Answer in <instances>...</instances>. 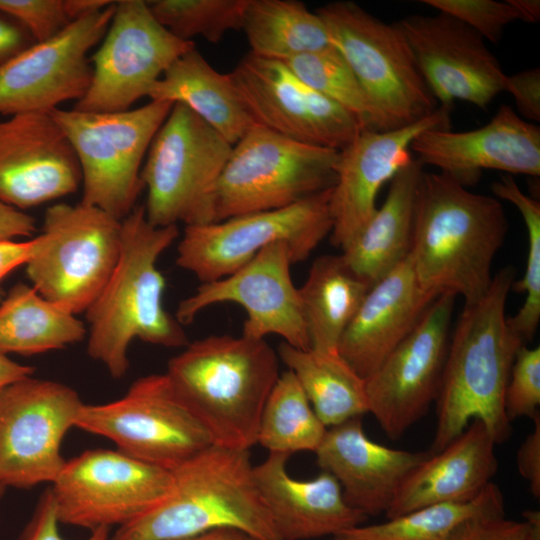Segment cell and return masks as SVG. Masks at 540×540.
I'll use <instances>...</instances> for the list:
<instances>
[{"label":"cell","mask_w":540,"mask_h":540,"mask_svg":"<svg viewBox=\"0 0 540 540\" xmlns=\"http://www.w3.org/2000/svg\"><path fill=\"white\" fill-rule=\"evenodd\" d=\"M516 271L502 268L485 295L465 304L448 345L436 402L437 424L430 454L481 420L496 444L512 431L505 391L519 348L525 343L509 326L506 302Z\"/></svg>","instance_id":"cell-1"},{"label":"cell","mask_w":540,"mask_h":540,"mask_svg":"<svg viewBox=\"0 0 540 540\" xmlns=\"http://www.w3.org/2000/svg\"><path fill=\"white\" fill-rule=\"evenodd\" d=\"M507 231L498 199L474 193L448 174L423 172L409 257L424 290L435 297L459 295L465 304L478 301L490 287Z\"/></svg>","instance_id":"cell-2"},{"label":"cell","mask_w":540,"mask_h":540,"mask_svg":"<svg viewBox=\"0 0 540 540\" xmlns=\"http://www.w3.org/2000/svg\"><path fill=\"white\" fill-rule=\"evenodd\" d=\"M117 265L87 309V353L115 379L126 375L134 339L163 347H185L182 325L163 306L165 278L157 268L161 254L179 236L178 226L151 224L144 206L121 221Z\"/></svg>","instance_id":"cell-3"},{"label":"cell","mask_w":540,"mask_h":540,"mask_svg":"<svg viewBox=\"0 0 540 540\" xmlns=\"http://www.w3.org/2000/svg\"><path fill=\"white\" fill-rule=\"evenodd\" d=\"M265 339L212 335L188 343L166 374L215 446L249 450L280 372Z\"/></svg>","instance_id":"cell-4"},{"label":"cell","mask_w":540,"mask_h":540,"mask_svg":"<svg viewBox=\"0 0 540 540\" xmlns=\"http://www.w3.org/2000/svg\"><path fill=\"white\" fill-rule=\"evenodd\" d=\"M170 495L111 540H177L232 527L257 540H282L257 488L249 450L212 445L173 471Z\"/></svg>","instance_id":"cell-5"},{"label":"cell","mask_w":540,"mask_h":540,"mask_svg":"<svg viewBox=\"0 0 540 540\" xmlns=\"http://www.w3.org/2000/svg\"><path fill=\"white\" fill-rule=\"evenodd\" d=\"M316 12L365 94L371 130L408 126L437 110L438 102L396 23L388 24L352 1L331 2Z\"/></svg>","instance_id":"cell-6"},{"label":"cell","mask_w":540,"mask_h":540,"mask_svg":"<svg viewBox=\"0 0 540 540\" xmlns=\"http://www.w3.org/2000/svg\"><path fill=\"white\" fill-rule=\"evenodd\" d=\"M338 150L255 124L233 146L216 183L212 222L291 206L331 188Z\"/></svg>","instance_id":"cell-7"},{"label":"cell","mask_w":540,"mask_h":540,"mask_svg":"<svg viewBox=\"0 0 540 540\" xmlns=\"http://www.w3.org/2000/svg\"><path fill=\"white\" fill-rule=\"evenodd\" d=\"M173 107L151 101L114 113L74 109L49 112L68 139L79 164L83 204L122 221L144 189L143 160Z\"/></svg>","instance_id":"cell-8"},{"label":"cell","mask_w":540,"mask_h":540,"mask_svg":"<svg viewBox=\"0 0 540 540\" xmlns=\"http://www.w3.org/2000/svg\"><path fill=\"white\" fill-rule=\"evenodd\" d=\"M26 265L31 286L74 315L86 312L111 277L121 252L122 226L99 208L57 203L44 215Z\"/></svg>","instance_id":"cell-9"},{"label":"cell","mask_w":540,"mask_h":540,"mask_svg":"<svg viewBox=\"0 0 540 540\" xmlns=\"http://www.w3.org/2000/svg\"><path fill=\"white\" fill-rule=\"evenodd\" d=\"M232 146L181 103L156 133L141 171L145 214L154 226L212 222V198Z\"/></svg>","instance_id":"cell-10"},{"label":"cell","mask_w":540,"mask_h":540,"mask_svg":"<svg viewBox=\"0 0 540 540\" xmlns=\"http://www.w3.org/2000/svg\"><path fill=\"white\" fill-rule=\"evenodd\" d=\"M75 428L102 436L126 455L170 471L213 445L166 373L138 378L114 401L83 403Z\"/></svg>","instance_id":"cell-11"},{"label":"cell","mask_w":540,"mask_h":540,"mask_svg":"<svg viewBox=\"0 0 540 540\" xmlns=\"http://www.w3.org/2000/svg\"><path fill=\"white\" fill-rule=\"evenodd\" d=\"M330 193L328 188L288 207L185 226L176 264L205 283L232 274L277 242L288 246L294 264L304 261L331 232Z\"/></svg>","instance_id":"cell-12"},{"label":"cell","mask_w":540,"mask_h":540,"mask_svg":"<svg viewBox=\"0 0 540 540\" xmlns=\"http://www.w3.org/2000/svg\"><path fill=\"white\" fill-rule=\"evenodd\" d=\"M173 483L170 470L117 449H90L66 460L49 489L61 524L112 530L160 505Z\"/></svg>","instance_id":"cell-13"},{"label":"cell","mask_w":540,"mask_h":540,"mask_svg":"<svg viewBox=\"0 0 540 540\" xmlns=\"http://www.w3.org/2000/svg\"><path fill=\"white\" fill-rule=\"evenodd\" d=\"M194 41L173 36L152 15L147 1H116L102 43L91 57L92 79L74 110L114 113L131 109Z\"/></svg>","instance_id":"cell-14"},{"label":"cell","mask_w":540,"mask_h":540,"mask_svg":"<svg viewBox=\"0 0 540 540\" xmlns=\"http://www.w3.org/2000/svg\"><path fill=\"white\" fill-rule=\"evenodd\" d=\"M83 402L70 386L34 378L0 392V485L52 484L65 464L62 443Z\"/></svg>","instance_id":"cell-15"},{"label":"cell","mask_w":540,"mask_h":540,"mask_svg":"<svg viewBox=\"0 0 540 540\" xmlns=\"http://www.w3.org/2000/svg\"><path fill=\"white\" fill-rule=\"evenodd\" d=\"M455 297H436L412 331L365 379L368 412L393 440L419 421L437 398Z\"/></svg>","instance_id":"cell-16"},{"label":"cell","mask_w":540,"mask_h":540,"mask_svg":"<svg viewBox=\"0 0 540 540\" xmlns=\"http://www.w3.org/2000/svg\"><path fill=\"white\" fill-rule=\"evenodd\" d=\"M292 264L288 246L273 243L232 274L201 283L179 302L175 318L186 325L211 305L235 303L247 316L243 336L265 339L278 335L290 346L310 349L299 289L291 277Z\"/></svg>","instance_id":"cell-17"},{"label":"cell","mask_w":540,"mask_h":540,"mask_svg":"<svg viewBox=\"0 0 540 540\" xmlns=\"http://www.w3.org/2000/svg\"><path fill=\"white\" fill-rule=\"evenodd\" d=\"M115 5L75 20L0 68V114L49 113L79 101L92 79L88 53L105 36Z\"/></svg>","instance_id":"cell-18"},{"label":"cell","mask_w":540,"mask_h":540,"mask_svg":"<svg viewBox=\"0 0 540 540\" xmlns=\"http://www.w3.org/2000/svg\"><path fill=\"white\" fill-rule=\"evenodd\" d=\"M230 74L255 123L287 138L339 151L364 129L280 60L249 52Z\"/></svg>","instance_id":"cell-19"},{"label":"cell","mask_w":540,"mask_h":540,"mask_svg":"<svg viewBox=\"0 0 540 540\" xmlns=\"http://www.w3.org/2000/svg\"><path fill=\"white\" fill-rule=\"evenodd\" d=\"M431 93L442 106L455 100L485 109L505 90L506 74L485 39L460 20L438 12L395 22Z\"/></svg>","instance_id":"cell-20"},{"label":"cell","mask_w":540,"mask_h":540,"mask_svg":"<svg viewBox=\"0 0 540 540\" xmlns=\"http://www.w3.org/2000/svg\"><path fill=\"white\" fill-rule=\"evenodd\" d=\"M450 108L440 105L431 115L397 129H362L338 151L329 198L335 247L345 250L369 222L383 184L413 160L414 138L429 129H449Z\"/></svg>","instance_id":"cell-21"},{"label":"cell","mask_w":540,"mask_h":540,"mask_svg":"<svg viewBox=\"0 0 540 540\" xmlns=\"http://www.w3.org/2000/svg\"><path fill=\"white\" fill-rule=\"evenodd\" d=\"M76 155L49 113L29 112L0 121V201L19 210L76 192Z\"/></svg>","instance_id":"cell-22"},{"label":"cell","mask_w":540,"mask_h":540,"mask_svg":"<svg viewBox=\"0 0 540 540\" xmlns=\"http://www.w3.org/2000/svg\"><path fill=\"white\" fill-rule=\"evenodd\" d=\"M410 150L423 166L437 167L464 186L475 183L485 169L508 175L540 174V128L508 105L500 106L486 125L474 130H426L414 138Z\"/></svg>","instance_id":"cell-23"},{"label":"cell","mask_w":540,"mask_h":540,"mask_svg":"<svg viewBox=\"0 0 540 540\" xmlns=\"http://www.w3.org/2000/svg\"><path fill=\"white\" fill-rule=\"evenodd\" d=\"M315 454L318 466L339 483L345 502L368 517L386 514L405 477L430 453L378 444L355 417L329 427Z\"/></svg>","instance_id":"cell-24"},{"label":"cell","mask_w":540,"mask_h":540,"mask_svg":"<svg viewBox=\"0 0 540 540\" xmlns=\"http://www.w3.org/2000/svg\"><path fill=\"white\" fill-rule=\"evenodd\" d=\"M435 298L419 283L408 254L370 287L340 339L339 354L358 375L368 378Z\"/></svg>","instance_id":"cell-25"},{"label":"cell","mask_w":540,"mask_h":540,"mask_svg":"<svg viewBox=\"0 0 540 540\" xmlns=\"http://www.w3.org/2000/svg\"><path fill=\"white\" fill-rule=\"evenodd\" d=\"M289 455L269 453L253 466L254 480L282 540H308L359 526L368 518L344 500L337 480L327 471L297 480L286 469Z\"/></svg>","instance_id":"cell-26"},{"label":"cell","mask_w":540,"mask_h":540,"mask_svg":"<svg viewBox=\"0 0 540 540\" xmlns=\"http://www.w3.org/2000/svg\"><path fill=\"white\" fill-rule=\"evenodd\" d=\"M495 446L484 423L473 419L459 436L409 472L385 514L387 519L428 505L476 498L497 473Z\"/></svg>","instance_id":"cell-27"},{"label":"cell","mask_w":540,"mask_h":540,"mask_svg":"<svg viewBox=\"0 0 540 540\" xmlns=\"http://www.w3.org/2000/svg\"><path fill=\"white\" fill-rule=\"evenodd\" d=\"M423 165L413 159L392 178L385 201L342 251L348 266L370 286L407 258Z\"/></svg>","instance_id":"cell-28"},{"label":"cell","mask_w":540,"mask_h":540,"mask_svg":"<svg viewBox=\"0 0 540 540\" xmlns=\"http://www.w3.org/2000/svg\"><path fill=\"white\" fill-rule=\"evenodd\" d=\"M148 98L187 106L231 145L256 124L231 74L218 72L196 47L174 61Z\"/></svg>","instance_id":"cell-29"},{"label":"cell","mask_w":540,"mask_h":540,"mask_svg":"<svg viewBox=\"0 0 540 540\" xmlns=\"http://www.w3.org/2000/svg\"><path fill=\"white\" fill-rule=\"evenodd\" d=\"M370 287L342 255L314 260L298 288L311 349L338 351L340 339Z\"/></svg>","instance_id":"cell-30"},{"label":"cell","mask_w":540,"mask_h":540,"mask_svg":"<svg viewBox=\"0 0 540 540\" xmlns=\"http://www.w3.org/2000/svg\"><path fill=\"white\" fill-rule=\"evenodd\" d=\"M278 357L294 374L326 427L368 413L366 380L338 351L302 350L282 342Z\"/></svg>","instance_id":"cell-31"},{"label":"cell","mask_w":540,"mask_h":540,"mask_svg":"<svg viewBox=\"0 0 540 540\" xmlns=\"http://www.w3.org/2000/svg\"><path fill=\"white\" fill-rule=\"evenodd\" d=\"M87 336L83 322L41 296L15 284L0 305V353L25 356L64 349Z\"/></svg>","instance_id":"cell-32"},{"label":"cell","mask_w":540,"mask_h":540,"mask_svg":"<svg viewBox=\"0 0 540 540\" xmlns=\"http://www.w3.org/2000/svg\"><path fill=\"white\" fill-rule=\"evenodd\" d=\"M250 53L285 61L332 47L317 12L296 0H248L241 29Z\"/></svg>","instance_id":"cell-33"},{"label":"cell","mask_w":540,"mask_h":540,"mask_svg":"<svg viewBox=\"0 0 540 540\" xmlns=\"http://www.w3.org/2000/svg\"><path fill=\"white\" fill-rule=\"evenodd\" d=\"M479 515H505L503 495L493 482L468 502L428 505L383 523L343 530L331 540H449L463 522Z\"/></svg>","instance_id":"cell-34"},{"label":"cell","mask_w":540,"mask_h":540,"mask_svg":"<svg viewBox=\"0 0 540 540\" xmlns=\"http://www.w3.org/2000/svg\"><path fill=\"white\" fill-rule=\"evenodd\" d=\"M326 431L294 374L281 373L264 405L257 443L269 453H315Z\"/></svg>","instance_id":"cell-35"},{"label":"cell","mask_w":540,"mask_h":540,"mask_svg":"<svg viewBox=\"0 0 540 540\" xmlns=\"http://www.w3.org/2000/svg\"><path fill=\"white\" fill-rule=\"evenodd\" d=\"M491 189L495 196L518 209L527 230L525 273L512 285L514 291L525 293V300L518 312L507 318L509 326L525 343L534 337L540 320V203L524 193L508 174L495 181Z\"/></svg>","instance_id":"cell-36"},{"label":"cell","mask_w":540,"mask_h":540,"mask_svg":"<svg viewBox=\"0 0 540 540\" xmlns=\"http://www.w3.org/2000/svg\"><path fill=\"white\" fill-rule=\"evenodd\" d=\"M155 19L183 41L202 37L218 43L232 30H241L248 0L147 1Z\"/></svg>","instance_id":"cell-37"},{"label":"cell","mask_w":540,"mask_h":540,"mask_svg":"<svg viewBox=\"0 0 540 540\" xmlns=\"http://www.w3.org/2000/svg\"><path fill=\"white\" fill-rule=\"evenodd\" d=\"M282 62L304 84L342 107L364 129H370L371 111L365 94L351 68L333 46Z\"/></svg>","instance_id":"cell-38"},{"label":"cell","mask_w":540,"mask_h":540,"mask_svg":"<svg viewBox=\"0 0 540 540\" xmlns=\"http://www.w3.org/2000/svg\"><path fill=\"white\" fill-rule=\"evenodd\" d=\"M540 405V348L521 346L516 353L504 399L510 422L520 417L534 418Z\"/></svg>","instance_id":"cell-39"},{"label":"cell","mask_w":540,"mask_h":540,"mask_svg":"<svg viewBox=\"0 0 540 540\" xmlns=\"http://www.w3.org/2000/svg\"><path fill=\"white\" fill-rule=\"evenodd\" d=\"M422 3L460 20L491 42H497L504 28L518 20L508 0H423Z\"/></svg>","instance_id":"cell-40"},{"label":"cell","mask_w":540,"mask_h":540,"mask_svg":"<svg viewBox=\"0 0 540 540\" xmlns=\"http://www.w3.org/2000/svg\"><path fill=\"white\" fill-rule=\"evenodd\" d=\"M0 10L20 21L37 43L51 39L74 22L65 0H0Z\"/></svg>","instance_id":"cell-41"},{"label":"cell","mask_w":540,"mask_h":540,"mask_svg":"<svg viewBox=\"0 0 540 540\" xmlns=\"http://www.w3.org/2000/svg\"><path fill=\"white\" fill-rule=\"evenodd\" d=\"M54 501L47 488L39 497L35 508L17 540H66L60 531ZM112 530L99 528L89 531L81 540H111Z\"/></svg>","instance_id":"cell-42"},{"label":"cell","mask_w":540,"mask_h":540,"mask_svg":"<svg viewBox=\"0 0 540 540\" xmlns=\"http://www.w3.org/2000/svg\"><path fill=\"white\" fill-rule=\"evenodd\" d=\"M524 521L505 515H479L463 522L449 540H525Z\"/></svg>","instance_id":"cell-43"},{"label":"cell","mask_w":540,"mask_h":540,"mask_svg":"<svg viewBox=\"0 0 540 540\" xmlns=\"http://www.w3.org/2000/svg\"><path fill=\"white\" fill-rule=\"evenodd\" d=\"M504 92L513 96L518 111L525 119L533 122L540 121L539 68L526 69L513 75H507Z\"/></svg>","instance_id":"cell-44"},{"label":"cell","mask_w":540,"mask_h":540,"mask_svg":"<svg viewBox=\"0 0 540 540\" xmlns=\"http://www.w3.org/2000/svg\"><path fill=\"white\" fill-rule=\"evenodd\" d=\"M533 429L524 439L517 452V467L528 482L532 495L540 497V413L534 416Z\"/></svg>","instance_id":"cell-45"},{"label":"cell","mask_w":540,"mask_h":540,"mask_svg":"<svg viewBox=\"0 0 540 540\" xmlns=\"http://www.w3.org/2000/svg\"><path fill=\"white\" fill-rule=\"evenodd\" d=\"M35 43L31 33L20 21L0 10V68Z\"/></svg>","instance_id":"cell-46"},{"label":"cell","mask_w":540,"mask_h":540,"mask_svg":"<svg viewBox=\"0 0 540 540\" xmlns=\"http://www.w3.org/2000/svg\"><path fill=\"white\" fill-rule=\"evenodd\" d=\"M36 231V220L22 210L0 201V241L29 237Z\"/></svg>","instance_id":"cell-47"},{"label":"cell","mask_w":540,"mask_h":540,"mask_svg":"<svg viewBox=\"0 0 540 540\" xmlns=\"http://www.w3.org/2000/svg\"><path fill=\"white\" fill-rule=\"evenodd\" d=\"M33 247V238L27 241H0V280L18 266L26 264L32 255Z\"/></svg>","instance_id":"cell-48"},{"label":"cell","mask_w":540,"mask_h":540,"mask_svg":"<svg viewBox=\"0 0 540 540\" xmlns=\"http://www.w3.org/2000/svg\"><path fill=\"white\" fill-rule=\"evenodd\" d=\"M34 371L33 367L20 364L0 353V392L20 380L33 376Z\"/></svg>","instance_id":"cell-49"},{"label":"cell","mask_w":540,"mask_h":540,"mask_svg":"<svg viewBox=\"0 0 540 540\" xmlns=\"http://www.w3.org/2000/svg\"><path fill=\"white\" fill-rule=\"evenodd\" d=\"M177 540H257L246 532L232 528L220 527L209 531H205L193 536L177 539Z\"/></svg>","instance_id":"cell-50"},{"label":"cell","mask_w":540,"mask_h":540,"mask_svg":"<svg viewBox=\"0 0 540 540\" xmlns=\"http://www.w3.org/2000/svg\"><path fill=\"white\" fill-rule=\"evenodd\" d=\"M515 9L518 20L526 23H536L540 19L539 0H508Z\"/></svg>","instance_id":"cell-51"},{"label":"cell","mask_w":540,"mask_h":540,"mask_svg":"<svg viewBox=\"0 0 540 540\" xmlns=\"http://www.w3.org/2000/svg\"><path fill=\"white\" fill-rule=\"evenodd\" d=\"M522 516L526 527L525 540H540V512L525 510Z\"/></svg>","instance_id":"cell-52"},{"label":"cell","mask_w":540,"mask_h":540,"mask_svg":"<svg viewBox=\"0 0 540 540\" xmlns=\"http://www.w3.org/2000/svg\"><path fill=\"white\" fill-rule=\"evenodd\" d=\"M4 491H5V488L0 485V501L3 497Z\"/></svg>","instance_id":"cell-53"}]
</instances>
